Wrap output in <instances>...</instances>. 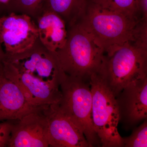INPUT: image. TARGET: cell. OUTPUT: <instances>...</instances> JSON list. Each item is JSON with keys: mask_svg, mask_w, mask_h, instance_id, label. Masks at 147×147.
Returning a JSON list of instances; mask_svg holds the SVG:
<instances>
[{"mask_svg": "<svg viewBox=\"0 0 147 147\" xmlns=\"http://www.w3.org/2000/svg\"><path fill=\"white\" fill-rule=\"evenodd\" d=\"M44 0H11L7 6L12 12H20L29 16H35L40 13Z\"/></svg>", "mask_w": 147, "mask_h": 147, "instance_id": "cell-15", "label": "cell"}, {"mask_svg": "<svg viewBox=\"0 0 147 147\" xmlns=\"http://www.w3.org/2000/svg\"><path fill=\"white\" fill-rule=\"evenodd\" d=\"M13 121L0 122V147H7L10 139Z\"/></svg>", "mask_w": 147, "mask_h": 147, "instance_id": "cell-17", "label": "cell"}, {"mask_svg": "<svg viewBox=\"0 0 147 147\" xmlns=\"http://www.w3.org/2000/svg\"><path fill=\"white\" fill-rule=\"evenodd\" d=\"M106 61V60H105ZM89 78L92 97V119L95 131L103 147H123L118 130L119 115L116 98L110 88L105 63Z\"/></svg>", "mask_w": 147, "mask_h": 147, "instance_id": "cell-4", "label": "cell"}, {"mask_svg": "<svg viewBox=\"0 0 147 147\" xmlns=\"http://www.w3.org/2000/svg\"><path fill=\"white\" fill-rule=\"evenodd\" d=\"M64 20L52 11L42 10L37 19L38 39L50 52L55 53L65 45L68 30Z\"/></svg>", "mask_w": 147, "mask_h": 147, "instance_id": "cell-12", "label": "cell"}, {"mask_svg": "<svg viewBox=\"0 0 147 147\" xmlns=\"http://www.w3.org/2000/svg\"><path fill=\"white\" fill-rule=\"evenodd\" d=\"M11 0H0V5H8Z\"/></svg>", "mask_w": 147, "mask_h": 147, "instance_id": "cell-20", "label": "cell"}, {"mask_svg": "<svg viewBox=\"0 0 147 147\" xmlns=\"http://www.w3.org/2000/svg\"><path fill=\"white\" fill-rule=\"evenodd\" d=\"M76 23L90 35L108 57L127 43L147 41V22L103 8L91 1L87 2Z\"/></svg>", "mask_w": 147, "mask_h": 147, "instance_id": "cell-2", "label": "cell"}, {"mask_svg": "<svg viewBox=\"0 0 147 147\" xmlns=\"http://www.w3.org/2000/svg\"><path fill=\"white\" fill-rule=\"evenodd\" d=\"M38 38L37 26L30 16L11 12L0 18V43L6 55L25 52Z\"/></svg>", "mask_w": 147, "mask_h": 147, "instance_id": "cell-7", "label": "cell"}, {"mask_svg": "<svg viewBox=\"0 0 147 147\" xmlns=\"http://www.w3.org/2000/svg\"><path fill=\"white\" fill-rule=\"evenodd\" d=\"M139 6L142 20L147 22V0H139Z\"/></svg>", "mask_w": 147, "mask_h": 147, "instance_id": "cell-18", "label": "cell"}, {"mask_svg": "<svg viewBox=\"0 0 147 147\" xmlns=\"http://www.w3.org/2000/svg\"><path fill=\"white\" fill-rule=\"evenodd\" d=\"M1 71V70H0V71Z\"/></svg>", "mask_w": 147, "mask_h": 147, "instance_id": "cell-21", "label": "cell"}, {"mask_svg": "<svg viewBox=\"0 0 147 147\" xmlns=\"http://www.w3.org/2000/svg\"><path fill=\"white\" fill-rule=\"evenodd\" d=\"M66 75L88 80L105 63V53L78 23L69 26L65 45L53 53Z\"/></svg>", "mask_w": 147, "mask_h": 147, "instance_id": "cell-3", "label": "cell"}, {"mask_svg": "<svg viewBox=\"0 0 147 147\" xmlns=\"http://www.w3.org/2000/svg\"><path fill=\"white\" fill-rule=\"evenodd\" d=\"M49 147H90L82 130L59 109L57 103L45 109Z\"/></svg>", "mask_w": 147, "mask_h": 147, "instance_id": "cell-9", "label": "cell"}, {"mask_svg": "<svg viewBox=\"0 0 147 147\" xmlns=\"http://www.w3.org/2000/svg\"><path fill=\"white\" fill-rule=\"evenodd\" d=\"M90 1L131 18L142 19L139 0H90Z\"/></svg>", "mask_w": 147, "mask_h": 147, "instance_id": "cell-14", "label": "cell"}, {"mask_svg": "<svg viewBox=\"0 0 147 147\" xmlns=\"http://www.w3.org/2000/svg\"><path fill=\"white\" fill-rule=\"evenodd\" d=\"M49 106V105H48ZM42 107L13 121L9 147H48L47 121Z\"/></svg>", "mask_w": 147, "mask_h": 147, "instance_id": "cell-8", "label": "cell"}, {"mask_svg": "<svg viewBox=\"0 0 147 147\" xmlns=\"http://www.w3.org/2000/svg\"><path fill=\"white\" fill-rule=\"evenodd\" d=\"M46 106H35L26 99L16 84L0 72V122L15 121Z\"/></svg>", "mask_w": 147, "mask_h": 147, "instance_id": "cell-11", "label": "cell"}, {"mask_svg": "<svg viewBox=\"0 0 147 147\" xmlns=\"http://www.w3.org/2000/svg\"><path fill=\"white\" fill-rule=\"evenodd\" d=\"M105 72L115 97L129 84L147 77V41L125 44L106 57Z\"/></svg>", "mask_w": 147, "mask_h": 147, "instance_id": "cell-6", "label": "cell"}, {"mask_svg": "<svg viewBox=\"0 0 147 147\" xmlns=\"http://www.w3.org/2000/svg\"><path fill=\"white\" fill-rule=\"evenodd\" d=\"M87 2V0H44L40 12L44 10L54 11L70 26L82 16Z\"/></svg>", "mask_w": 147, "mask_h": 147, "instance_id": "cell-13", "label": "cell"}, {"mask_svg": "<svg viewBox=\"0 0 147 147\" xmlns=\"http://www.w3.org/2000/svg\"><path fill=\"white\" fill-rule=\"evenodd\" d=\"M38 40L25 52L6 55L2 72L17 85L30 104L48 106L60 99V85L66 74L55 55Z\"/></svg>", "mask_w": 147, "mask_h": 147, "instance_id": "cell-1", "label": "cell"}, {"mask_svg": "<svg viewBox=\"0 0 147 147\" xmlns=\"http://www.w3.org/2000/svg\"><path fill=\"white\" fill-rule=\"evenodd\" d=\"M6 55L3 50L1 45L0 43V69L2 68L3 62L5 59Z\"/></svg>", "mask_w": 147, "mask_h": 147, "instance_id": "cell-19", "label": "cell"}, {"mask_svg": "<svg viewBox=\"0 0 147 147\" xmlns=\"http://www.w3.org/2000/svg\"><path fill=\"white\" fill-rule=\"evenodd\" d=\"M119 122L126 129L135 127L147 118V77L129 84L116 97Z\"/></svg>", "mask_w": 147, "mask_h": 147, "instance_id": "cell-10", "label": "cell"}, {"mask_svg": "<svg viewBox=\"0 0 147 147\" xmlns=\"http://www.w3.org/2000/svg\"><path fill=\"white\" fill-rule=\"evenodd\" d=\"M61 111L84 133L90 147L101 146L92 119V97L88 80L66 75L61 83Z\"/></svg>", "mask_w": 147, "mask_h": 147, "instance_id": "cell-5", "label": "cell"}, {"mask_svg": "<svg viewBox=\"0 0 147 147\" xmlns=\"http://www.w3.org/2000/svg\"><path fill=\"white\" fill-rule=\"evenodd\" d=\"M123 147H147V120L134 129L129 137L123 138Z\"/></svg>", "mask_w": 147, "mask_h": 147, "instance_id": "cell-16", "label": "cell"}]
</instances>
